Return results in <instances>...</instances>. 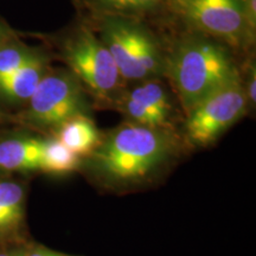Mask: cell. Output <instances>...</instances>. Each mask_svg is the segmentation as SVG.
Returning a JSON list of instances; mask_svg holds the SVG:
<instances>
[{
    "label": "cell",
    "mask_w": 256,
    "mask_h": 256,
    "mask_svg": "<svg viewBox=\"0 0 256 256\" xmlns=\"http://www.w3.org/2000/svg\"><path fill=\"white\" fill-rule=\"evenodd\" d=\"M177 150L170 130L127 122L102 136L88 156L96 177L112 185H127L148 178Z\"/></svg>",
    "instance_id": "obj_1"
},
{
    "label": "cell",
    "mask_w": 256,
    "mask_h": 256,
    "mask_svg": "<svg viewBox=\"0 0 256 256\" xmlns=\"http://www.w3.org/2000/svg\"><path fill=\"white\" fill-rule=\"evenodd\" d=\"M164 75L185 113L206 96L240 78L232 55L222 42L190 36L165 57Z\"/></svg>",
    "instance_id": "obj_2"
},
{
    "label": "cell",
    "mask_w": 256,
    "mask_h": 256,
    "mask_svg": "<svg viewBox=\"0 0 256 256\" xmlns=\"http://www.w3.org/2000/svg\"><path fill=\"white\" fill-rule=\"evenodd\" d=\"M100 37L124 81H148L164 75L165 56L156 37L136 19L104 18Z\"/></svg>",
    "instance_id": "obj_3"
},
{
    "label": "cell",
    "mask_w": 256,
    "mask_h": 256,
    "mask_svg": "<svg viewBox=\"0 0 256 256\" xmlns=\"http://www.w3.org/2000/svg\"><path fill=\"white\" fill-rule=\"evenodd\" d=\"M62 56L70 72L98 101L112 104L124 80L108 48L94 31L80 26L63 43Z\"/></svg>",
    "instance_id": "obj_4"
},
{
    "label": "cell",
    "mask_w": 256,
    "mask_h": 256,
    "mask_svg": "<svg viewBox=\"0 0 256 256\" xmlns=\"http://www.w3.org/2000/svg\"><path fill=\"white\" fill-rule=\"evenodd\" d=\"M248 100L241 76L206 96L186 113L185 136L196 147L212 145L246 114Z\"/></svg>",
    "instance_id": "obj_5"
},
{
    "label": "cell",
    "mask_w": 256,
    "mask_h": 256,
    "mask_svg": "<svg viewBox=\"0 0 256 256\" xmlns=\"http://www.w3.org/2000/svg\"><path fill=\"white\" fill-rule=\"evenodd\" d=\"M89 104L81 82L66 70L46 72L28 98L25 119L32 126L55 130L70 118L87 114Z\"/></svg>",
    "instance_id": "obj_6"
},
{
    "label": "cell",
    "mask_w": 256,
    "mask_h": 256,
    "mask_svg": "<svg viewBox=\"0 0 256 256\" xmlns=\"http://www.w3.org/2000/svg\"><path fill=\"white\" fill-rule=\"evenodd\" d=\"M172 8L202 34L241 46L254 36L242 0H171Z\"/></svg>",
    "instance_id": "obj_7"
},
{
    "label": "cell",
    "mask_w": 256,
    "mask_h": 256,
    "mask_svg": "<svg viewBox=\"0 0 256 256\" xmlns=\"http://www.w3.org/2000/svg\"><path fill=\"white\" fill-rule=\"evenodd\" d=\"M26 192L22 184L0 179V244H14L25 230Z\"/></svg>",
    "instance_id": "obj_8"
},
{
    "label": "cell",
    "mask_w": 256,
    "mask_h": 256,
    "mask_svg": "<svg viewBox=\"0 0 256 256\" xmlns=\"http://www.w3.org/2000/svg\"><path fill=\"white\" fill-rule=\"evenodd\" d=\"M44 139L18 136L0 142V171H40Z\"/></svg>",
    "instance_id": "obj_9"
},
{
    "label": "cell",
    "mask_w": 256,
    "mask_h": 256,
    "mask_svg": "<svg viewBox=\"0 0 256 256\" xmlns=\"http://www.w3.org/2000/svg\"><path fill=\"white\" fill-rule=\"evenodd\" d=\"M54 132V136L81 158H88L100 145L102 139L100 130L88 114L70 118Z\"/></svg>",
    "instance_id": "obj_10"
},
{
    "label": "cell",
    "mask_w": 256,
    "mask_h": 256,
    "mask_svg": "<svg viewBox=\"0 0 256 256\" xmlns=\"http://www.w3.org/2000/svg\"><path fill=\"white\" fill-rule=\"evenodd\" d=\"M48 58L36 54L17 72L0 83V96L8 101H28L48 72Z\"/></svg>",
    "instance_id": "obj_11"
},
{
    "label": "cell",
    "mask_w": 256,
    "mask_h": 256,
    "mask_svg": "<svg viewBox=\"0 0 256 256\" xmlns=\"http://www.w3.org/2000/svg\"><path fill=\"white\" fill-rule=\"evenodd\" d=\"M82 11L98 20L104 18L136 19L153 14L164 0H75Z\"/></svg>",
    "instance_id": "obj_12"
},
{
    "label": "cell",
    "mask_w": 256,
    "mask_h": 256,
    "mask_svg": "<svg viewBox=\"0 0 256 256\" xmlns=\"http://www.w3.org/2000/svg\"><path fill=\"white\" fill-rule=\"evenodd\" d=\"M127 98L139 102L145 106L150 110L154 112L162 119L172 126V113H174V104H172L171 96L166 90L162 83L158 78L142 81V84L136 86L130 92H124Z\"/></svg>",
    "instance_id": "obj_13"
},
{
    "label": "cell",
    "mask_w": 256,
    "mask_h": 256,
    "mask_svg": "<svg viewBox=\"0 0 256 256\" xmlns=\"http://www.w3.org/2000/svg\"><path fill=\"white\" fill-rule=\"evenodd\" d=\"M83 158L70 151L56 136L44 139L40 170L51 174H66L78 171Z\"/></svg>",
    "instance_id": "obj_14"
},
{
    "label": "cell",
    "mask_w": 256,
    "mask_h": 256,
    "mask_svg": "<svg viewBox=\"0 0 256 256\" xmlns=\"http://www.w3.org/2000/svg\"><path fill=\"white\" fill-rule=\"evenodd\" d=\"M36 54L22 44H5L0 48V83L17 72Z\"/></svg>",
    "instance_id": "obj_15"
},
{
    "label": "cell",
    "mask_w": 256,
    "mask_h": 256,
    "mask_svg": "<svg viewBox=\"0 0 256 256\" xmlns=\"http://www.w3.org/2000/svg\"><path fill=\"white\" fill-rule=\"evenodd\" d=\"M255 84H256V74H255V66H250L249 72L247 74V80L243 82V87H244L246 95H247V100L249 104H255Z\"/></svg>",
    "instance_id": "obj_16"
},
{
    "label": "cell",
    "mask_w": 256,
    "mask_h": 256,
    "mask_svg": "<svg viewBox=\"0 0 256 256\" xmlns=\"http://www.w3.org/2000/svg\"><path fill=\"white\" fill-rule=\"evenodd\" d=\"M24 256H75L64 254V252L51 250V249L44 247V246H30L24 250Z\"/></svg>",
    "instance_id": "obj_17"
},
{
    "label": "cell",
    "mask_w": 256,
    "mask_h": 256,
    "mask_svg": "<svg viewBox=\"0 0 256 256\" xmlns=\"http://www.w3.org/2000/svg\"><path fill=\"white\" fill-rule=\"evenodd\" d=\"M243 6H244L246 16H247L248 23L250 25L252 30L255 31V22H256V6L255 0H242Z\"/></svg>",
    "instance_id": "obj_18"
},
{
    "label": "cell",
    "mask_w": 256,
    "mask_h": 256,
    "mask_svg": "<svg viewBox=\"0 0 256 256\" xmlns=\"http://www.w3.org/2000/svg\"><path fill=\"white\" fill-rule=\"evenodd\" d=\"M24 247L8 248L4 250H0V256H24Z\"/></svg>",
    "instance_id": "obj_19"
},
{
    "label": "cell",
    "mask_w": 256,
    "mask_h": 256,
    "mask_svg": "<svg viewBox=\"0 0 256 256\" xmlns=\"http://www.w3.org/2000/svg\"><path fill=\"white\" fill-rule=\"evenodd\" d=\"M6 40H8V32H6V28L0 24V48L5 46Z\"/></svg>",
    "instance_id": "obj_20"
},
{
    "label": "cell",
    "mask_w": 256,
    "mask_h": 256,
    "mask_svg": "<svg viewBox=\"0 0 256 256\" xmlns=\"http://www.w3.org/2000/svg\"><path fill=\"white\" fill-rule=\"evenodd\" d=\"M2 121H4V114L0 112V122H2Z\"/></svg>",
    "instance_id": "obj_21"
}]
</instances>
